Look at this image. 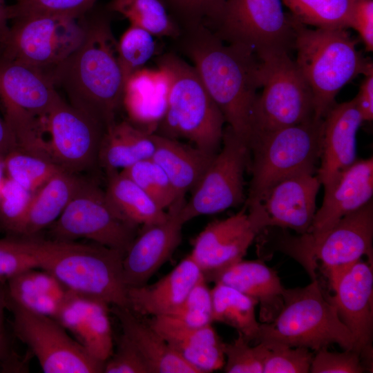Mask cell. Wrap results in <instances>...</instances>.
I'll return each mask as SVG.
<instances>
[{
  "label": "cell",
  "instance_id": "cell-1",
  "mask_svg": "<svg viewBox=\"0 0 373 373\" xmlns=\"http://www.w3.org/2000/svg\"><path fill=\"white\" fill-rule=\"evenodd\" d=\"M174 40L227 126L247 144L252 109L262 87L260 59L245 47L224 42L202 23L181 27Z\"/></svg>",
  "mask_w": 373,
  "mask_h": 373
},
{
  "label": "cell",
  "instance_id": "cell-2",
  "mask_svg": "<svg viewBox=\"0 0 373 373\" xmlns=\"http://www.w3.org/2000/svg\"><path fill=\"white\" fill-rule=\"evenodd\" d=\"M117 44L108 18L86 19L84 38L78 48L46 72L73 107L102 124H114L122 104L124 81Z\"/></svg>",
  "mask_w": 373,
  "mask_h": 373
},
{
  "label": "cell",
  "instance_id": "cell-3",
  "mask_svg": "<svg viewBox=\"0 0 373 373\" xmlns=\"http://www.w3.org/2000/svg\"><path fill=\"white\" fill-rule=\"evenodd\" d=\"M24 238L38 267L70 291L110 305L128 307L123 275L124 252L97 243Z\"/></svg>",
  "mask_w": 373,
  "mask_h": 373
},
{
  "label": "cell",
  "instance_id": "cell-4",
  "mask_svg": "<svg viewBox=\"0 0 373 373\" xmlns=\"http://www.w3.org/2000/svg\"><path fill=\"white\" fill-rule=\"evenodd\" d=\"M155 61L168 74L170 86L166 108L155 133L187 140L200 150L216 154L225 120L195 68L172 52L159 56Z\"/></svg>",
  "mask_w": 373,
  "mask_h": 373
},
{
  "label": "cell",
  "instance_id": "cell-5",
  "mask_svg": "<svg viewBox=\"0 0 373 373\" xmlns=\"http://www.w3.org/2000/svg\"><path fill=\"white\" fill-rule=\"evenodd\" d=\"M295 27V61L312 90L315 118L323 119L345 84L373 72L372 63L346 29H311L296 20Z\"/></svg>",
  "mask_w": 373,
  "mask_h": 373
},
{
  "label": "cell",
  "instance_id": "cell-6",
  "mask_svg": "<svg viewBox=\"0 0 373 373\" xmlns=\"http://www.w3.org/2000/svg\"><path fill=\"white\" fill-rule=\"evenodd\" d=\"M277 343L317 351L337 344L356 351L354 338L339 318L317 278L304 287L285 289L283 305L269 323H261L256 343ZM357 352V351H356Z\"/></svg>",
  "mask_w": 373,
  "mask_h": 373
},
{
  "label": "cell",
  "instance_id": "cell-7",
  "mask_svg": "<svg viewBox=\"0 0 373 373\" xmlns=\"http://www.w3.org/2000/svg\"><path fill=\"white\" fill-rule=\"evenodd\" d=\"M322 122L314 117L249 140L251 179L246 207L259 203L277 182L303 171L317 170Z\"/></svg>",
  "mask_w": 373,
  "mask_h": 373
},
{
  "label": "cell",
  "instance_id": "cell-8",
  "mask_svg": "<svg viewBox=\"0 0 373 373\" xmlns=\"http://www.w3.org/2000/svg\"><path fill=\"white\" fill-rule=\"evenodd\" d=\"M227 44L245 47L258 57L294 48L296 20L282 0H217L202 23Z\"/></svg>",
  "mask_w": 373,
  "mask_h": 373
},
{
  "label": "cell",
  "instance_id": "cell-9",
  "mask_svg": "<svg viewBox=\"0 0 373 373\" xmlns=\"http://www.w3.org/2000/svg\"><path fill=\"white\" fill-rule=\"evenodd\" d=\"M258 58L263 90L252 109L247 143L315 117L312 90L289 53L268 52Z\"/></svg>",
  "mask_w": 373,
  "mask_h": 373
},
{
  "label": "cell",
  "instance_id": "cell-10",
  "mask_svg": "<svg viewBox=\"0 0 373 373\" xmlns=\"http://www.w3.org/2000/svg\"><path fill=\"white\" fill-rule=\"evenodd\" d=\"M372 200L341 218L319 240L309 242L303 235L286 237L281 250L305 268L311 279L316 278L318 262L332 287L364 255L372 259Z\"/></svg>",
  "mask_w": 373,
  "mask_h": 373
},
{
  "label": "cell",
  "instance_id": "cell-11",
  "mask_svg": "<svg viewBox=\"0 0 373 373\" xmlns=\"http://www.w3.org/2000/svg\"><path fill=\"white\" fill-rule=\"evenodd\" d=\"M12 21L1 58L45 72L72 54L86 34L85 15L74 18L40 15Z\"/></svg>",
  "mask_w": 373,
  "mask_h": 373
},
{
  "label": "cell",
  "instance_id": "cell-12",
  "mask_svg": "<svg viewBox=\"0 0 373 373\" xmlns=\"http://www.w3.org/2000/svg\"><path fill=\"white\" fill-rule=\"evenodd\" d=\"M136 227L112 208L95 182L84 180L59 218L50 226L52 240L75 241L84 238L126 252L136 236Z\"/></svg>",
  "mask_w": 373,
  "mask_h": 373
},
{
  "label": "cell",
  "instance_id": "cell-13",
  "mask_svg": "<svg viewBox=\"0 0 373 373\" xmlns=\"http://www.w3.org/2000/svg\"><path fill=\"white\" fill-rule=\"evenodd\" d=\"M15 335L37 357L46 373L104 372V363L92 356L55 318L6 300Z\"/></svg>",
  "mask_w": 373,
  "mask_h": 373
},
{
  "label": "cell",
  "instance_id": "cell-14",
  "mask_svg": "<svg viewBox=\"0 0 373 373\" xmlns=\"http://www.w3.org/2000/svg\"><path fill=\"white\" fill-rule=\"evenodd\" d=\"M222 144L181 209L184 224L200 216L237 207L245 200L244 173L250 157L247 144L227 126Z\"/></svg>",
  "mask_w": 373,
  "mask_h": 373
},
{
  "label": "cell",
  "instance_id": "cell-15",
  "mask_svg": "<svg viewBox=\"0 0 373 373\" xmlns=\"http://www.w3.org/2000/svg\"><path fill=\"white\" fill-rule=\"evenodd\" d=\"M48 154L61 169L74 174L98 164L106 128L61 97L42 119Z\"/></svg>",
  "mask_w": 373,
  "mask_h": 373
},
{
  "label": "cell",
  "instance_id": "cell-16",
  "mask_svg": "<svg viewBox=\"0 0 373 373\" xmlns=\"http://www.w3.org/2000/svg\"><path fill=\"white\" fill-rule=\"evenodd\" d=\"M269 227L260 208L245 209L209 223L195 238L191 256L205 280L211 281L221 271L242 260L256 236Z\"/></svg>",
  "mask_w": 373,
  "mask_h": 373
},
{
  "label": "cell",
  "instance_id": "cell-17",
  "mask_svg": "<svg viewBox=\"0 0 373 373\" xmlns=\"http://www.w3.org/2000/svg\"><path fill=\"white\" fill-rule=\"evenodd\" d=\"M184 196H179L167 209L163 222L143 226L123 259V275L127 287L147 284L152 276L171 257L182 241L184 224L181 209Z\"/></svg>",
  "mask_w": 373,
  "mask_h": 373
},
{
  "label": "cell",
  "instance_id": "cell-18",
  "mask_svg": "<svg viewBox=\"0 0 373 373\" xmlns=\"http://www.w3.org/2000/svg\"><path fill=\"white\" fill-rule=\"evenodd\" d=\"M327 298L352 333L360 355L372 351L373 333V271L372 264L356 262L331 287Z\"/></svg>",
  "mask_w": 373,
  "mask_h": 373
},
{
  "label": "cell",
  "instance_id": "cell-19",
  "mask_svg": "<svg viewBox=\"0 0 373 373\" xmlns=\"http://www.w3.org/2000/svg\"><path fill=\"white\" fill-rule=\"evenodd\" d=\"M316 171L299 172L277 182L267 191L258 204L266 213L269 227L288 228L299 235L309 232L321 185Z\"/></svg>",
  "mask_w": 373,
  "mask_h": 373
},
{
  "label": "cell",
  "instance_id": "cell-20",
  "mask_svg": "<svg viewBox=\"0 0 373 373\" xmlns=\"http://www.w3.org/2000/svg\"><path fill=\"white\" fill-rule=\"evenodd\" d=\"M372 195L373 158L356 160L324 189L322 205L303 237L309 242L319 240L341 218L372 200Z\"/></svg>",
  "mask_w": 373,
  "mask_h": 373
},
{
  "label": "cell",
  "instance_id": "cell-21",
  "mask_svg": "<svg viewBox=\"0 0 373 373\" xmlns=\"http://www.w3.org/2000/svg\"><path fill=\"white\" fill-rule=\"evenodd\" d=\"M363 122L354 98L336 103L323 117L321 164L316 174L324 189L356 160V133Z\"/></svg>",
  "mask_w": 373,
  "mask_h": 373
},
{
  "label": "cell",
  "instance_id": "cell-22",
  "mask_svg": "<svg viewBox=\"0 0 373 373\" xmlns=\"http://www.w3.org/2000/svg\"><path fill=\"white\" fill-rule=\"evenodd\" d=\"M109 305L72 291L55 318L92 356L103 363L113 352Z\"/></svg>",
  "mask_w": 373,
  "mask_h": 373
},
{
  "label": "cell",
  "instance_id": "cell-23",
  "mask_svg": "<svg viewBox=\"0 0 373 373\" xmlns=\"http://www.w3.org/2000/svg\"><path fill=\"white\" fill-rule=\"evenodd\" d=\"M147 323L199 373L223 368L225 343L211 324L192 327L171 316H152Z\"/></svg>",
  "mask_w": 373,
  "mask_h": 373
},
{
  "label": "cell",
  "instance_id": "cell-24",
  "mask_svg": "<svg viewBox=\"0 0 373 373\" xmlns=\"http://www.w3.org/2000/svg\"><path fill=\"white\" fill-rule=\"evenodd\" d=\"M61 97L46 72L0 58L2 106L23 110L42 120Z\"/></svg>",
  "mask_w": 373,
  "mask_h": 373
},
{
  "label": "cell",
  "instance_id": "cell-25",
  "mask_svg": "<svg viewBox=\"0 0 373 373\" xmlns=\"http://www.w3.org/2000/svg\"><path fill=\"white\" fill-rule=\"evenodd\" d=\"M202 277L200 267L189 254L155 283L128 287V307L142 316L171 315Z\"/></svg>",
  "mask_w": 373,
  "mask_h": 373
},
{
  "label": "cell",
  "instance_id": "cell-26",
  "mask_svg": "<svg viewBox=\"0 0 373 373\" xmlns=\"http://www.w3.org/2000/svg\"><path fill=\"white\" fill-rule=\"evenodd\" d=\"M212 282L232 287L256 300L261 323L272 321L283 307L285 288L277 272L260 260H241L218 273Z\"/></svg>",
  "mask_w": 373,
  "mask_h": 373
},
{
  "label": "cell",
  "instance_id": "cell-27",
  "mask_svg": "<svg viewBox=\"0 0 373 373\" xmlns=\"http://www.w3.org/2000/svg\"><path fill=\"white\" fill-rule=\"evenodd\" d=\"M153 138L155 151L151 159L164 171L178 197L185 196L200 182L216 154L155 133Z\"/></svg>",
  "mask_w": 373,
  "mask_h": 373
},
{
  "label": "cell",
  "instance_id": "cell-28",
  "mask_svg": "<svg viewBox=\"0 0 373 373\" xmlns=\"http://www.w3.org/2000/svg\"><path fill=\"white\" fill-rule=\"evenodd\" d=\"M169 86L168 74L160 68L134 73L124 84L122 99L129 121L139 128L150 124L156 128L166 108Z\"/></svg>",
  "mask_w": 373,
  "mask_h": 373
},
{
  "label": "cell",
  "instance_id": "cell-29",
  "mask_svg": "<svg viewBox=\"0 0 373 373\" xmlns=\"http://www.w3.org/2000/svg\"><path fill=\"white\" fill-rule=\"evenodd\" d=\"M123 334L142 354L151 373H199L180 356L148 323L140 320L128 307L113 306Z\"/></svg>",
  "mask_w": 373,
  "mask_h": 373
},
{
  "label": "cell",
  "instance_id": "cell-30",
  "mask_svg": "<svg viewBox=\"0 0 373 373\" xmlns=\"http://www.w3.org/2000/svg\"><path fill=\"white\" fill-rule=\"evenodd\" d=\"M6 300L55 318L72 291L47 271H23L5 283Z\"/></svg>",
  "mask_w": 373,
  "mask_h": 373
},
{
  "label": "cell",
  "instance_id": "cell-31",
  "mask_svg": "<svg viewBox=\"0 0 373 373\" xmlns=\"http://www.w3.org/2000/svg\"><path fill=\"white\" fill-rule=\"evenodd\" d=\"M85 179L59 170L34 192L17 237H35L61 215Z\"/></svg>",
  "mask_w": 373,
  "mask_h": 373
},
{
  "label": "cell",
  "instance_id": "cell-32",
  "mask_svg": "<svg viewBox=\"0 0 373 373\" xmlns=\"http://www.w3.org/2000/svg\"><path fill=\"white\" fill-rule=\"evenodd\" d=\"M155 151L153 133L130 121L115 122L106 131L101 142L98 164L106 172L126 169L151 159Z\"/></svg>",
  "mask_w": 373,
  "mask_h": 373
},
{
  "label": "cell",
  "instance_id": "cell-33",
  "mask_svg": "<svg viewBox=\"0 0 373 373\" xmlns=\"http://www.w3.org/2000/svg\"><path fill=\"white\" fill-rule=\"evenodd\" d=\"M106 198L117 214L128 223L137 227L159 223L167 212L138 185L119 171L106 172Z\"/></svg>",
  "mask_w": 373,
  "mask_h": 373
},
{
  "label": "cell",
  "instance_id": "cell-34",
  "mask_svg": "<svg viewBox=\"0 0 373 373\" xmlns=\"http://www.w3.org/2000/svg\"><path fill=\"white\" fill-rule=\"evenodd\" d=\"M211 296L213 322L232 327L249 342H256L260 324L256 316L258 301L219 282L211 289Z\"/></svg>",
  "mask_w": 373,
  "mask_h": 373
},
{
  "label": "cell",
  "instance_id": "cell-35",
  "mask_svg": "<svg viewBox=\"0 0 373 373\" xmlns=\"http://www.w3.org/2000/svg\"><path fill=\"white\" fill-rule=\"evenodd\" d=\"M108 10L119 13L131 25L142 28L154 36L176 39L180 28L162 0H111Z\"/></svg>",
  "mask_w": 373,
  "mask_h": 373
},
{
  "label": "cell",
  "instance_id": "cell-36",
  "mask_svg": "<svg viewBox=\"0 0 373 373\" xmlns=\"http://www.w3.org/2000/svg\"><path fill=\"white\" fill-rule=\"evenodd\" d=\"M355 0H282L291 15L305 26L323 29L350 28Z\"/></svg>",
  "mask_w": 373,
  "mask_h": 373
},
{
  "label": "cell",
  "instance_id": "cell-37",
  "mask_svg": "<svg viewBox=\"0 0 373 373\" xmlns=\"http://www.w3.org/2000/svg\"><path fill=\"white\" fill-rule=\"evenodd\" d=\"M3 162L5 175L33 193L61 169L47 158L18 149L8 153Z\"/></svg>",
  "mask_w": 373,
  "mask_h": 373
},
{
  "label": "cell",
  "instance_id": "cell-38",
  "mask_svg": "<svg viewBox=\"0 0 373 373\" xmlns=\"http://www.w3.org/2000/svg\"><path fill=\"white\" fill-rule=\"evenodd\" d=\"M155 50L154 35L147 30L131 25L117 44L118 63L124 84L136 71L144 68Z\"/></svg>",
  "mask_w": 373,
  "mask_h": 373
},
{
  "label": "cell",
  "instance_id": "cell-39",
  "mask_svg": "<svg viewBox=\"0 0 373 373\" xmlns=\"http://www.w3.org/2000/svg\"><path fill=\"white\" fill-rule=\"evenodd\" d=\"M120 172L133 180L164 210L178 198L166 173L151 158L138 162Z\"/></svg>",
  "mask_w": 373,
  "mask_h": 373
},
{
  "label": "cell",
  "instance_id": "cell-40",
  "mask_svg": "<svg viewBox=\"0 0 373 373\" xmlns=\"http://www.w3.org/2000/svg\"><path fill=\"white\" fill-rule=\"evenodd\" d=\"M33 193L6 175L0 181V229L8 236H18Z\"/></svg>",
  "mask_w": 373,
  "mask_h": 373
},
{
  "label": "cell",
  "instance_id": "cell-41",
  "mask_svg": "<svg viewBox=\"0 0 373 373\" xmlns=\"http://www.w3.org/2000/svg\"><path fill=\"white\" fill-rule=\"evenodd\" d=\"M97 0H17L7 6L8 19L31 15H57L79 18L84 16Z\"/></svg>",
  "mask_w": 373,
  "mask_h": 373
},
{
  "label": "cell",
  "instance_id": "cell-42",
  "mask_svg": "<svg viewBox=\"0 0 373 373\" xmlns=\"http://www.w3.org/2000/svg\"><path fill=\"white\" fill-rule=\"evenodd\" d=\"M261 343L265 347L263 373L309 372L314 354L308 348Z\"/></svg>",
  "mask_w": 373,
  "mask_h": 373
},
{
  "label": "cell",
  "instance_id": "cell-43",
  "mask_svg": "<svg viewBox=\"0 0 373 373\" xmlns=\"http://www.w3.org/2000/svg\"><path fill=\"white\" fill-rule=\"evenodd\" d=\"M265 347L261 342L251 346L241 334L231 343L224 344L227 373H262Z\"/></svg>",
  "mask_w": 373,
  "mask_h": 373
},
{
  "label": "cell",
  "instance_id": "cell-44",
  "mask_svg": "<svg viewBox=\"0 0 373 373\" xmlns=\"http://www.w3.org/2000/svg\"><path fill=\"white\" fill-rule=\"evenodd\" d=\"M171 316L192 327H203L211 324V289L202 277L191 289L180 307Z\"/></svg>",
  "mask_w": 373,
  "mask_h": 373
},
{
  "label": "cell",
  "instance_id": "cell-45",
  "mask_svg": "<svg viewBox=\"0 0 373 373\" xmlns=\"http://www.w3.org/2000/svg\"><path fill=\"white\" fill-rule=\"evenodd\" d=\"M34 268H39L38 264L25 238L8 236L0 239L1 283H5L12 277Z\"/></svg>",
  "mask_w": 373,
  "mask_h": 373
},
{
  "label": "cell",
  "instance_id": "cell-46",
  "mask_svg": "<svg viewBox=\"0 0 373 373\" xmlns=\"http://www.w3.org/2000/svg\"><path fill=\"white\" fill-rule=\"evenodd\" d=\"M365 367L360 354L355 350L342 352H329L323 347L314 354L311 363L312 373H361Z\"/></svg>",
  "mask_w": 373,
  "mask_h": 373
},
{
  "label": "cell",
  "instance_id": "cell-47",
  "mask_svg": "<svg viewBox=\"0 0 373 373\" xmlns=\"http://www.w3.org/2000/svg\"><path fill=\"white\" fill-rule=\"evenodd\" d=\"M104 372L151 373V371L136 347L122 334L115 351L104 363Z\"/></svg>",
  "mask_w": 373,
  "mask_h": 373
},
{
  "label": "cell",
  "instance_id": "cell-48",
  "mask_svg": "<svg viewBox=\"0 0 373 373\" xmlns=\"http://www.w3.org/2000/svg\"><path fill=\"white\" fill-rule=\"evenodd\" d=\"M179 27L202 23L217 0H162Z\"/></svg>",
  "mask_w": 373,
  "mask_h": 373
},
{
  "label": "cell",
  "instance_id": "cell-49",
  "mask_svg": "<svg viewBox=\"0 0 373 373\" xmlns=\"http://www.w3.org/2000/svg\"><path fill=\"white\" fill-rule=\"evenodd\" d=\"M350 28L356 30L368 52L373 50V0L354 1Z\"/></svg>",
  "mask_w": 373,
  "mask_h": 373
},
{
  "label": "cell",
  "instance_id": "cell-50",
  "mask_svg": "<svg viewBox=\"0 0 373 373\" xmlns=\"http://www.w3.org/2000/svg\"><path fill=\"white\" fill-rule=\"evenodd\" d=\"M363 121L373 119V72L365 75L358 95L354 97Z\"/></svg>",
  "mask_w": 373,
  "mask_h": 373
},
{
  "label": "cell",
  "instance_id": "cell-51",
  "mask_svg": "<svg viewBox=\"0 0 373 373\" xmlns=\"http://www.w3.org/2000/svg\"><path fill=\"white\" fill-rule=\"evenodd\" d=\"M17 148L16 141L9 125L5 118L0 115V158L3 160L8 153Z\"/></svg>",
  "mask_w": 373,
  "mask_h": 373
},
{
  "label": "cell",
  "instance_id": "cell-52",
  "mask_svg": "<svg viewBox=\"0 0 373 373\" xmlns=\"http://www.w3.org/2000/svg\"><path fill=\"white\" fill-rule=\"evenodd\" d=\"M9 353L8 338L3 325L0 326V361L7 358Z\"/></svg>",
  "mask_w": 373,
  "mask_h": 373
},
{
  "label": "cell",
  "instance_id": "cell-53",
  "mask_svg": "<svg viewBox=\"0 0 373 373\" xmlns=\"http://www.w3.org/2000/svg\"><path fill=\"white\" fill-rule=\"evenodd\" d=\"M7 6L4 0H0V32L3 33H7L9 28Z\"/></svg>",
  "mask_w": 373,
  "mask_h": 373
},
{
  "label": "cell",
  "instance_id": "cell-54",
  "mask_svg": "<svg viewBox=\"0 0 373 373\" xmlns=\"http://www.w3.org/2000/svg\"><path fill=\"white\" fill-rule=\"evenodd\" d=\"M6 309V294L5 283L0 282V326L3 325L4 310Z\"/></svg>",
  "mask_w": 373,
  "mask_h": 373
},
{
  "label": "cell",
  "instance_id": "cell-55",
  "mask_svg": "<svg viewBox=\"0 0 373 373\" xmlns=\"http://www.w3.org/2000/svg\"><path fill=\"white\" fill-rule=\"evenodd\" d=\"M7 33H3L0 32V58L1 57V55L3 52Z\"/></svg>",
  "mask_w": 373,
  "mask_h": 373
},
{
  "label": "cell",
  "instance_id": "cell-56",
  "mask_svg": "<svg viewBox=\"0 0 373 373\" xmlns=\"http://www.w3.org/2000/svg\"><path fill=\"white\" fill-rule=\"evenodd\" d=\"M4 176H5V171H4V166H3V160L0 158V181L3 179Z\"/></svg>",
  "mask_w": 373,
  "mask_h": 373
},
{
  "label": "cell",
  "instance_id": "cell-57",
  "mask_svg": "<svg viewBox=\"0 0 373 373\" xmlns=\"http://www.w3.org/2000/svg\"><path fill=\"white\" fill-rule=\"evenodd\" d=\"M356 1V0H355Z\"/></svg>",
  "mask_w": 373,
  "mask_h": 373
}]
</instances>
